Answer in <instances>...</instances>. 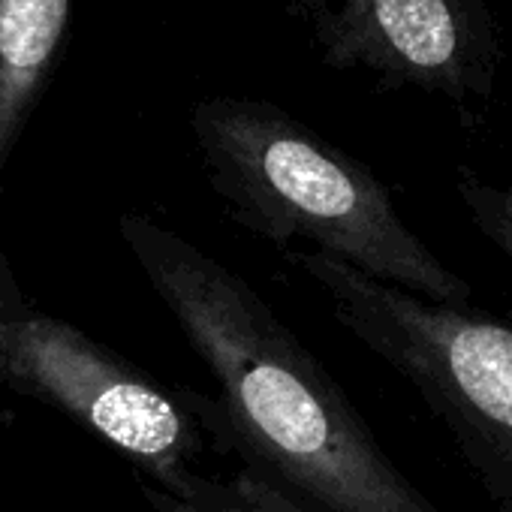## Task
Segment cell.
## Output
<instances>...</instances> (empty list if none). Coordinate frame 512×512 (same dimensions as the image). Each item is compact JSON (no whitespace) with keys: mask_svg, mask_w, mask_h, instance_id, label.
<instances>
[{"mask_svg":"<svg viewBox=\"0 0 512 512\" xmlns=\"http://www.w3.org/2000/svg\"><path fill=\"white\" fill-rule=\"evenodd\" d=\"M121 238L214 380L217 449L305 512H440L302 338L238 272L148 214Z\"/></svg>","mask_w":512,"mask_h":512,"instance_id":"obj_1","label":"cell"},{"mask_svg":"<svg viewBox=\"0 0 512 512\" xmlns=\"http://www.w3.org/2000/svg\"><path fill=\"white\" fill-rule=\"evenodd\" d=\"M205 178L229 214L278 247L308 241L416 299L470 308L473 287L407 226L386 184L356 157L253 97H208L190 112Z\"/></svg>","mask_w":512,"mask_h":512,"instance_id":"obj_2","label":"cell"},{"mask_svg":"<svg viewBox=\"0 0 512 512\" xmlns=\"http://www.w3.org/2000/svg\"><path fill=\"white\" fill-rule=\"evenodd\" d=\"M287 263L425 401L494 509L512 512V323L473 305H431L320 250L293 247Z\"/></svg>","mask_w":512,"mask_h":512,"instance_id":"obj_3","label":"cell"},{"mask_svg":"<svg viewBox=\"0 0 512 512\" xmlns=\"http://www.w3.org/2000/svg\"><path fill=\"white\" fill-rule=\"evenodd\" d=\"M0 386L58 407L169 494L190 491L205 476L208 446H217L214 395L169 389L76 326L34 308L0 323Z\"/></svg>","mask_w":512,"mask_h":512,"instance_id":"obj_4","label":"cell"},{"mask_svg":"<svg viewBox=\"0 0 512 512\" xmlns=\"http://www.w3.org/2000/svg\"><path fill=\"white\" fill-rule=\"evenodd\" d=\"M338 73L419 91L470 115L491 103L503 58L494 0H275Z\"/></svg>","mask_w":512,"mask_h":512,"instance_id":"obj_5","label":"cell"},{"mask_svg":"<svg viewBox=\"0 0 512 512\" xmlns=\"http://www.w3.org/2000/svg\"><path fill=\"white\" fill-rule=\"evenodd\" d=\"M70 0H0V193L10 157L61 58Z\"/></svg>","mask_w":512,"mask_h":512,"instance_id":"obj_6","label":"cell"},{"mask_svg":"<svg viewBox=\"0 0 512 512\" xmlns=\"http://www.w3.org/2000/svg\"><path fill=\"white\" fill-rule=\"evenodd\" d=\"M145 512H305L247 467H235L229 476H199L190 491L169 494L154 485H142Z\"/></svg>","mask_w":512,"mask_h":512,"instance_id":"obj_7","label":"cell"},{"mask_svg":"<svg viewBox=\"0 0 512 512\" xmlns=\"http://www.w3.org/2000/svg\"><path fill=\"white\" fill-rule=\"evenodd\" d=\"M458 196L473 226L512 263V181L497 187L473 169H458Z\"/></svg>","mask_w":512,"mask_h":512,"instance_id":"obj_8","label":"cell"},{"mask_svg":"<svg viewBox=\"0 0 512 512\" xmlns=\"http://www.w3.org/2000/svg\"><path fill=\"white\" fill-rule=\"evenodd\" d=\"M25 311H31V305L22 296V287L16 281V272H13L10 260L4 256V250H0V323L13 320V317H19Z\"/></svg>","mask_w":512,"mask_h":512,"instance_id":"obj_9","label":"cell"}]
</instances>
